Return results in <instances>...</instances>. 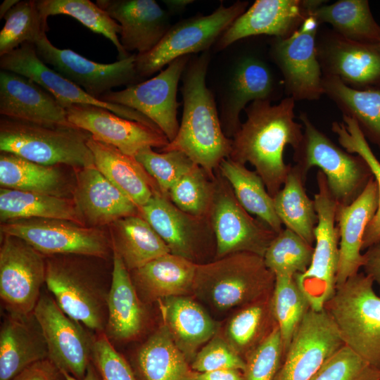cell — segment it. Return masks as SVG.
<instances>
[{"label": "cell", "mask_w": 380, "mask_h": 380, "mask_svg": "<svg viewBox=\"0 0 380 380\" xmlns=\"http://www.w3.org/2000/svg\"><path fill=\"white\" fill-rule=\"evenodd\" d=\"M295 101L288 96L277 104L268 100L251 103L245 108L246 121L232 138L229 158L252 165L272 197L282 188L291 169L284 160L285 147L296 150L303 137V125L295 120Z\"/></svg>", "instance_id": "6da1fadb"}, {"label": "cell", "mask_w": 380, "mask_h": 380, "mask_svg": "<svg viewBox=\"0 0 380 380\" xmlns=\"http://www.w3.org/2000/svg\"><path fill=\"white\" fill-rule=\"evenodd\" d=\"M209 51L191 57L181 80L183 112L175 138L161 151H179L214 177L229 157L232 140L222 128L213 93L206 85Z\"/></svg>", "instance_id": "7a4b0ae2"}, {"label": "cell", "mask_w": 380, "mask_h": 380, "mask_svg": "<svg viewBox=\"0 0 380 380\" xmlns=\"http://www.w3.org/2000/svg\"><path fill=\"white\" fill-rule=\"evenodd\" d=\"M275 279L262 256L235 253L197 264L193 294L213 309L224 312L270 296Z\"/></svg>", "instance_id": "3957f363"}, {"label": "cell", "mask_w": 380, "mask_h": 380, "mask_svg": "<svg viewBox=\"0 0 380 380\" xmlns=\"http://www.w3.org/2000/svg\"><path fill=\"white\" fill-rule=\"evenodd\" d=\"M89 256H46L45 284L58 305L70 317L91 330L104 332L108 289Z\"/></svg>", "instance_id": "277c9868"}, {"label": "cell", "mask_w": 380, "mask_h": 380, "mask_svg": "<svg viewBox=\"0 0 380 380\" xmlns=\"http://www.w3.org/2000/svg\"><path fill=\"white\" fill-rule=\"evenodd\" d=\"M363 272L336 285L324 310L343 344L380 371V296Z\"/></svg>", "instance_id": "5b68a950"}, {"label": "cell", "mask_w": 380, "mask_h": 380, "mask_svg": "<svg viewBox=\"0 0 380 380\" xmlns=\"http://www.w3.org/2000/svg\"><path fill=\"white\" fill-rule=\"evenodd\" d=\"M91 134L76 127L46 126L1 116L0 150L32 162L74 169L94 165Z\"/></svg>", "instance_id": "8992f818"}, {"label": "cell", "mask_w": 380, "mask_h": 380, "mask_svg": "<svg viewBox=\"0 0 380 380\" xmlns=\"http://www.w3.org/2000/svg\"><path fill=\"white\" fill-rule=\"evenodd\" d=\"M303 137L293 151V159L305 177L312 167L325 175L329 189L338 205L351 203L374 177L366 161L359 155L350 153L319 131L306 113L300 115Z\"/></svg>", "instance_id": "52a82bcc"}, {"label": "cell", "mask_w": 380, "mask_h": 380, "mask_svg": "<svg viewBox=\"0 0 380 380\" xmlns=\"http://www.w3.org/2000/svg\"><path fill=\"white\" fill-rule=\"evenodd\" d=\"M248 5V1H241L228 6L221 4L209 15H198L172 25L153 49L137 53L135 66L139 77H150L181 56L209 51Z\"/></svg>", "instance_id": "ba28073f"}, {"label": "cell", "mask_w": 380, "mask_h": 380, "mask_svg": "<svg viewBox=\"0 0 380 380\" xmlns=\"http://www.w3.org/2000/svg\"><path fill=\"white\" fill-rule=\"evenodd\" d=\"M316 178L318 191L313 201L318 222L315 229L314 253L308 269L294 277L310 309L321 311L336 290L339 233L336 226L338 203L329 189L324 173L319 170Z\"/></svg>", "instance_id": "9c48e42d"}, {"label": "cell", "mask_w": 380, "mask_h": 380, "mask_svg": "<svg viewBox=\"0 0 380 380\" xmlns=\"http://www.w3.org/2000/svg\"><path fill=\"white\" fill-rule=\"evenodd\" d=\"M214 182L215 191L208 219L215 239V259L239 252L263 257L277 234L246 210L218 169Z\"/></svg>", "instance_id": "30bf717a"}, {"label": "cell", "mask_w": 380, "mask_h": 380, "mask_svg": "<svg viewBox=\"0 0 380 380\" xmlns=\"http://www.w3.org/2000/svg\"><path fill=\"white\" fill-rule=\"evenodd\" d=\"M1 234L22 239L45 256L77 255L106 259L110 236L101 228L72 221L31 218L1 222Z\"/></svg>", "instance_id": "8fae6325"}, {"label": "cell", "mask_w": 380, "mask_h": 380, "mask_svg": "<svg viewBox=\"0 0 380 380\" xmlns=\"http://www.w3.org/2000/svg\"><path fill=\"white\" fill-rule=\"evenodd\" d=\"M319 25L312 13L291 36L270 42L271 59L281 71L288 96L295 101L317 100L324 94L317 47Z\"/></svg>", "instance_id": "7c38bea8"}, {"label": "cell", "mask_w": 380, "mask_h": 380, "mask_svg": "<svg viewBox=\"0 0 380 380\" xmlns=\"http://www.w3.org/2000/svg\"><path fill=\"white\" fill-rule=\"evenodd\" d=\"M0 297L17 317L33 313L46 279V256L18 237L1 234Z\"/></svg>", "instance_id": "4fadbf2b"}, {"label": "cell", "mask_w": 380, "mask_h": 380, "mask_svg": "<svg viewBox=\"0 0 380 380\" xmlns=\"http://www.w3.org/2000/svg\"><path fill=\"white\" fill-rule=\"evenodd\" d=\"M191 56L177 58L156 76L119 91H110L99 99L134 109L148 118L164 134L168 141L176 137L177 100L179 82Z\"/></svg>", "instance_id": "5bb4252c"}, {"label": "cell", "mask_w": 380, "mask_h": 380, "mask_svg": "<svg viewBox=\"0 0 380 380\" xmlns=\"http://www.w3.org/2000/svg\"><path fill=\"white\" fill-rule=\"evenodd\" d=\"M39 58L63 77L99 99L119 86L139 81L135 66L137 54L112 63L91 61L72 50L59 49L44 34L34 43Z\"/></svg>", "instance_id": "9a60e30c"}, {"label": "cell", "mask_w": 380, "mask_h": 380, "mask_svg": "<svg viewBox=\"0 0 380 380\" xmlns=\"http://www.w3.org/2000/svg\"><path fill=\"white\" fill-rule=\"evenodd\" d=\"M140 215L165 243L172 254L203 264L209 251L216 253L213 231L208 217L179 209L167 196H153L139 208Z\"/></svg>", "instance_id": "2e32d148"}, {"label": "cell", "mask_w": 380, "mask_h": 380, "mask_svg": "<svg viewBox=\"0 0 380 380\" xmlns=\"http://www.w3.org/2000/svg\"><path fill=\"white\" fill-rule=\"evenodd\" d=\"M33 314L43 333L48 358L61 371L82 379L91 361L94 338L61 309L51 294L41 293Z\"/></svg>", "instance_id": "e0dca14e"}, {"label": "cell", "mask_w": 380, "mask_h": 380, "mask_svg": "<svg viewBox=\"0 0 380 380\" xmlns=\"http://www.w3.org/2000/svg\"><path fill=\"white\" fill-rule=\"evenodd\" d=\"M343 345L328 313L310 309L294 334L274 380H311Z\"/></svg>", "instance_id": "ac0fdd59"}, {"label": "cell", "mask_w": 380, "mask_h": 380, "mask_svg": "<svg viewBox=\"0 0 380 380\" xmlns=\"http://www.w3.org/2000/svg\"><path fill=\"white\" fill-rule=\"evenodd\" d=\"M69 122L89 132L96 141L111 145L134 156L141 149L161 150L170 141L159 129L140 122L122 118L107 108L86 104L65 105Z\"/></svg>", "instance_id": "d6986e66"}, {"label": "cell", "mask_w": 380, "mask_h": 380, "mask_svg": "<svg viewBox=\"0 0 380 380\" xmlns=\"http://www.w3.org/2000/svg\"><path fill=\"white\" fill-rule=\"evenodd\" d=\"M321 0H256L224 32L215 43L217 51L239 40L265 34L286 38L296 32Z\"/></svg>", "instance_id": "ffe728a7"}, {"label": "cell", "mask_w": 380, "mask_h": 380, "mask_svg": "<svg viewBox=\"0 0 380 380\" xmlns=\"http://www.w3.org/2000/svg\"><path fill=\"white\" fill-rule=\"evenodd\" d=\"M221 88L220 122L224 134L232 139L241 125V111L255 101H272L277 82L262 59L246 55L234 61Z\"/></svg>", "instance_id": "44dd1931"}, {"label": "cell", "mask_w": 380, "mask_h": 380, "mask_svg": "<svg viewBox=\"0 0 380 380\" xmlns=\"http://www.w3.org/2000/svg\"><path fill=\"white\" fill-rule=\"evenodd\" d=\"M0 68L1 70L22 75L37 82L52 94L63 106L70 104L99 106L125 119L140 122L159 129L141 113L96 99L63 77L39 58L34 44L25 43L13 51L0 56Z\"/></svg>", "instance_id": "7402d4cb"}, {"label": "cell", "mask_w": 380, "mask_h": 380, "mask_svg": "<svg viewBox=\"0 0 380 380\" xmlns=\"http://www.w3.org/2000/svg\"><path fill=\"white\" fill-rule=\"evenodd\" d=\"M323 75L356 89H380V44L347 39L334 30L317 39Z\"/></svg>", "instance_id": "603a6c76"}, {"label": "cell", "mask_w": 380, "mask_h": 380, "mask_svg": "<svg viewBox=\"0 0 380 380\" xmlns=\"http://www.w3.org/2000/svg\"><path fill=\"white\" fill-rule=\"evenodd\" d=\"M0 114L42 125L75 127L52 94L27 77L4 70L0 71Z\"/></svg>", "instance_id": "cb8c5ba5"}, {"label": "cell", "mask_w": 380, "mask_h": 380, "mask_svg": "<svg viewBox=\"0 0 380 380\" xmlns=\"http://www.w3.org/2000/svg\"><path fill=\"white\" fill-rule=\"evenodd\" d=\"M74 170L72 198L86 226L101 228L140 214L139 208L95 165Z\"/></svg>", "instance_id": "d4e9b609"}, {"label": "cell", "mask_w": 380, "mask_h": 380, "mask_svg": "<svg viewBox=\"0 0 380 380\" xmlns=\"http://www.w3.org/2000/svg\"><path fill=\"white\" fill-rule=\"evenodd\" d=\"M96 4L119 23L126 52L153 49L172 25L169 13L154 0H97Z\"/></svg>", "instance_id": "484cf974"}, {"label": "cell", "mask_w": 380, "mask_h": 380, "mask_svg": "<svg viewBox=\"0 0 380 380\" xmlns=\"http://www.w3.org/2000/svg\"><path fill=\"white\" fill-rule=\"evenodd\" d=\"M379 194L373 177L363 191L350 204L338 205L336 220L339 233V260L336 285L357 274L364 263L361 252L365 229L378 208Z\"/></svg>", "instance_id": "4316f807"}, {"label": "cell", "mask_w": 380, "mask_h": 380, "mask_svg": "<svg viewBox=\"0 0 380 380\" xmlns=\"http://www.w3.org/2000/svg\"><path fill=\"white\" fill-rule=\"evenodd\" d=\"M162 322L188 362L218 331L220 326L189 296H174L158 302Z\"/></svg>", "instance_id": "83f0119b"}, {"label": "cell", "mask_w": 380, "mask_h": 380, "mask_svg": "<svg viewBox=\"0 0 380 380\" xmlns=\"http://www.w3.org/2000/svg\"><path fill=\"white\" fill-rule=\"evenodd\" d=\"M112 258L104 333L109 339L127 341L137 337L143 329L146 317L144 304L137 293L129 271L114 251Z\"/></svg>", "instance_id": "f1b7e54d"}, {"label": "cell", "mask_w": 380, "mask_h": 380, "mask_svg": "<svg viewBox=\"0 0 380 380\" xmlns=\"http://www.w3.org/2000/svg\"><path fill=\"white\" fill-rule=\"evenodd\" d=\"M197 264L171 253L130 271L144 304L193 293Z\"/></svg>", "instance_id": "f546056e"}, {"label": "cell", "mask_w": 380, "mask_h": 380, "mask_svg": "<svg viewBox=\"0 0 380 380\" xmlns=\"http://www.w3.org/2000/svg\"><path fill=\"white\" fill-rule=\"evenodd\" d=\"M48 358L42 329L34 314L9 315L0 330V380H12L32 364Z\"/></svg>", "instance_id": "4dcf8cb0"}, {"label": "cell", "mask_w": 380, "mask_h": 380, "mask_svg": "<svg viewBox=\"0 0 380 380\" xmlns=\"http://www.w3.org/2000/svg\"><path fill=\"white\" fill-rule=\"evenodd\" d=\"M87 146L93 154L95 167L139 208L153 196L163 194L156 182L134 156L91 137Z\"/></svg>", "instance_id": "1f68e13d"}, {"label": "cell", "mask_w": 380, "mask_h": 380, "mask_svg": "<svg viewBox=\"0 0 380 380\" xmlns=\"http://www.w3.org/2000/svg\"><path fill=\"white\" fill-rule=\"evenodd\" d=\"M189 364L162 322L137 350L134 372L137 380H197Z\"/></svg>", "instance_id": "d6a6232c"}, {"label": "cell", "mask_w": 380, "mask_h": 380, "mask_svg": "<svg viewBox=\"0 0 380 380\" xmlns=\"http://www.w3.org/2000/svg\"><path fill=\"white\" fill-rule=\"evenodd\" d=\"M112 250L130 272L170 253L150 224L139 214L120 218L108 226Z\"/></svg>", "instance_id": "836d02e7"}, {"label": "cell", "mask_w": 380, "mask_h": 380, "mask_svg": "<svg viewBox=\"0 0 380 380\" xmlns=\"http://www.w3.org/2000/svg\"><path fill=\"white\" fill-rule=\"evenodd\" d=\"M31 218L65 220L85 225L72 198L1 188V222Z\"/></svg>", "instance_id": "e575fe53"}, {"label": "cell", "mask_w": 380, "mask_h": 380, "mask_svg": "<svg viewBox=\"0 0 380 380\" xmlns=\"http://www.w3.org/2000/svg\"><path fill=\"white\" fill-rule=\"evenodd\" d=\"M323 89L343 116L353 119L367 141L380 148V89H356L327 75H323Z\"/></svg>", "instance_id": "d590c367"}, {"label": "cell", "mask_w": 380, "mask_h": 380, "mask_svg": "<svg viewBox=\"0 0 380 380\" xmlns=\"http://www.w3.org/2000/svg\"><path fill=\"white\" fill-rule=\"evenodd\" d=\"M305 178L297 165L291 166L282 188L273 199L277 215L285 228L313 246L318 217L314 201L306 194Z\"/></svg>", "instance_id": "8d00e7d4"}, {"label": "cell", "mask_w": 380, "mask_h": 380, "mask_svg": "<svg viewBox=\"0 0 380 380\" xmlns=\"http://www.w3.org/2000/svg\"><path fill=\"white\" fill-rule=\"evenodd\" d=\"M218 170L230 184L237 200L250 214L265 223L275 233L283 224L274 209V199L268 193L261 177L255 171L229 158L224 159Z\"/></svg>", "instance_id": "74e56055"}, {"label": "cell", "mask_w": 380, "mask_h": 380, "mask_svg": "<svg viewBox=\"0 0 380 380\" xmlns=\"http://www.w3.org/2000/svg\"><path fill=\"white\" fill-rule=\"evenodd\" d=\"M1 188L67 197L68 184L56 166L44 165L1 152Z\"/></svg>", "instance_id": "f35d334b"}, {"label": "cell", "mask_w": 380, "mask_h": 380, "mask_svg": "<svg viewBox=\"0 0 380 380\" xmlns=\"http://www.w3.org/2000/svg\"><path fill=\"white\" fill-rule=\"evenodd\" d=\"M277 325L271 294L237 308L227 321L223 336L244 360Z\"/></svg>", "instance_id": "ab89813d"}, {"label": "cell", "mask_w": 380, "mask_h": 380, "mask_svg": "<svg viewBox=\"0 0 380 380\" xmlns=\"http://www.w3.org/2000/svg\"><path fill=\"white\" fill-rule=\"evenodd\" d=\"M312 15L319 24L329 23L338 34L359 42L380 44V25L367 0H339L322 4Z\"/></svg>", "instance_id": "60d3db41"}, {"label": "cell", "mask_w": 380, "mask_h": 380, "mask_svg": "<svg viewBox=\"0 0 380 380\" xmlns=\"http://www.w3.org/2000/svg\"><path fill=\"white\" fill-rule=\"evenodd\" d=\"M38 9L45 21L50 15L71 16L92 32L103 34L115 46L119 60L131 54L123 49L118 35L121 28L106 11L89 0H36Z\"/></svg>", "instance_id": "b9f144b4"}, {"label": "cell", "mask_w": 380, "mask_h": 380, "mask_svg": "<svg viewBox=\"0 0 380 380\" xmlns=\"http://www.w3.org/2000/svg\"><path fill=\"white\" fill-rule=\"evenodd\" d=\"M275 277L272 306L285 355L310 306L294 277L279 275Z\"/></svg>", "instance_id": "7bdbcfd3"}, {"label": "cell", "mask_w": 380, "mask_h": 380, "mask_svg": "<svg viewBox=\"0 0 380 380\" xmlns=\"http://www.w3.org/2000/svg\"><path fill=\"white\" fill-rule=\"evenodd\" d=\"M331 130L336 135L341 146L347 152L359 155L366 161L377 184L378 208L364 234L362 251H365L380 240V161L353 119L343 116L342 122H332Z\"/></svg>", "instance_id": "ee69618b"}, {"label": "cell", "mask_w": 380, "mask_h": 380, "mask_svg": "<svg viewBox=\"0 0 380 380\" xmlns=\"http://www.w3.org/2000/svg\"><path fill=\"white\" fill-rule=\"evenodd\" d=\"M4 18L6 22L0 32V56L25 43L34 44L49 30L36 0L20 1Z\"/></svg>", "instance_id": "f6af8a7d"}, {"label": "cell", "mask_w": 380, "mask_h": 380, "mask_svg": "<svg viewBox=\"0 0 380 380\" xmlns=\"http://www.w3.org/2000/svg\"><path fill=\"white\" fill-rule=\"evenodd\" d=\"M314 246L291 230L285 228L278 233L267 247L263 259L275 276L294 277L310 267Z\"/></svg>", "instance_id": "bcb514c9"}, {"label": "cell", "mask_w": 380, "mask_h": 380, "mask_svg": "<svg viewBox=\"0 0 380 380\" xmlns=\"http://www.w3.org/2000/svg\"><path fill=\"white\" fill-rule=\"evenodd\" d=\"M214 177L195 164L172 186L168 198L181 210L208 217L215 191Z\"/></svg>", "instance_id": "7dc6e473"}, {"label": "cell", "mask_w": 380, "mask_h": 380, "mask_svg": "<svg viewBox=\"0 0 380 380\" xmlns=\"http://www.w3.org/2000/svg\"><path fill=\"white\" fill-rule=\"evenodd\" d=\"M135 158L167 197L172 186L196 164L182 151L158 153L151 147L140 150Z\"/></svg>", "instance_id": "c3c4849f"}, {"label": "cell", "mask_w": 380, "mask_h": 380, "mask_svg": "<svg viewBox=\"0 0 380 380\" xmlns=\"http://www.w3.org/2000/svg\"><path fill=\"white\" fill-rule=\"evenodd\" d=\"M284 357L277 325L269 336L244 358L243 380H274Z\"/></svg>", "instance_id": "681fc988"}, {"label": "cell", "mask_w": 380, "mask_h": 380, "mask_svg": "<svg viewBox=\"0 0 380 380\" xmlns=\"http://www.w3.org/2000/svg\"><path fill=\"white\" fill-rule=\"evenodd\" d=\"M311 380H380V371L343 345Z\"/></svg>", "instance_id": "f907efd6"}, {"label": "cell", "mask_w": 380, "mask_h": 380, "mask_svg": "<svg viewBox=\"0 0 380 380\" xmlns=\"http://www.w3.org/2000/svg\"><path fill=\"white\" fill-rule=\"evenodd\" d=\"M190 365L198 373L225 369L243 371L245 361L218 331L199 350Z\"/></svg>", "instance_id": "816d5d0a"}, {"label": "cell", "mask_w": 380, "mask_h": 380, "mask_svg": "<svg viewBox=\"0 0 380 380\" xmlns=\"http://www.w3.org/2000/svg\"><path fill=\"white\" fill-rule=\"evenodd\" d=\"M91 363L100 380H137L132 367L104 332L99 333L94 339Z\"/></svg>", "instance_id": "f5cc1de1"}, {"label": "cell", "mask_w": 380, "mask_h": 380, "mask_svg": "<svg viewBox=\"0 0 380 380\" xmlns=\"http://www.w3.org/2000/svg\"><path fill=\"white\" fill-rule=\"evenodd\" d=\"M12 380H65L63 372L49 359L39 360Z\"/></svg>", "instance_id": "db71d44e"}, {"label": "cell", "mask_w": 380, "mask_h": 380, "mask_svg": "<svg viewBox=\"0 0 380 380\" xmlns=\"http://www.w3.org/2000/svg\"><path fill=\"white\" fill-rule=\"evenodd\" d=\"M363 255V272L379 285L380 294V240L367 248Z\"/></svg>", "instance_id": "11a10c76"}, {"label": "cell", "mask_w": 380, "mask_h": 380, "mask_svg": "<svg viewBox=\"0 0 380 380\" xmlns=\"http://www.w3.org/2000/svg\"><path fill=\"white\" fill-rule=\"evenodd\" d=\"M197 380H243L242 371L225 369L208 372H196Z\"/></svg>", "instance_id": "9f6ffc18"}, {"label": "cell", "mask_w": 380, "mask_h": 380, "mask_svg": "<svg viewBox=\"0 0 380 380\" xmlns=\"http://www.w3.org/2000/svg\"><path fill=\"white\" fill-rule=\"evenodd\" d=\"M61 372H63L65 378V380H100L99 376L97 374V372L94 366L91 363V361L88 366L85 376L82 379H77L72 376V375H70V374L65 372H63V371H61Z\"/></svg>", "instance_id": "6f0895ef"}, {"label": "cell", "mask_w": 380, "mask_h": 380, "mask_svg": "<svg viewBox=\"0 0 380 380\" xmlns=\"http://www.w3.org/2000/svg\"><path fill=\"white\" fill-rule=\"evenodd\" d=\"M165 4L167 6L168 8L170 10H172L175 11H178L179 10H182L187 5L191 4L194 2V1L191 0H167V1H163Z\"/></svg>", "instance_id": "680465c9"}, {"label": "cell", "mask_w": 380, "mask_h": 380, "mask_svg": "<svg viewBox=\"0 0 380 380\" xmlns=\"http://www.w3.org/2000/svg\"><path fill=\"white\" fill-rule=\"evenodd\" d=\"M19 1V0H4L0 6V18H4L5 15Z\"/></svg>", "instance_id": "91938a15"}, {"label": "cell", "mask_w": 380, "mask_h": 380, "mask_svg": "<svg viewBox=\"0 0 380 380\" xmlns=\"http://www.w3.org/2000/svg\"></svg>", "instance_id": "94428289"}]
</instances>
